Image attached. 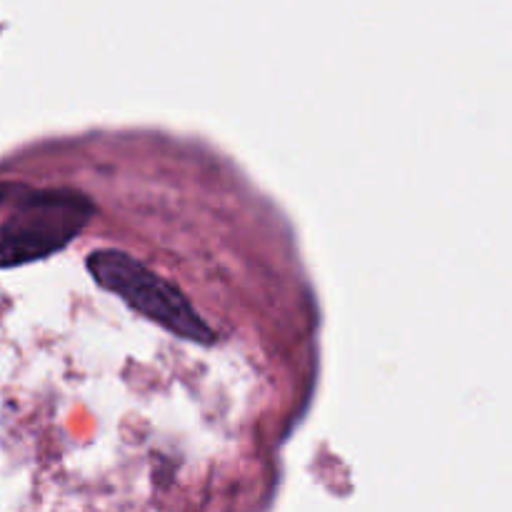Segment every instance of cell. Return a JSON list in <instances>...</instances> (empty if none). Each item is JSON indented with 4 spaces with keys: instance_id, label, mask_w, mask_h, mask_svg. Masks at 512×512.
Returning <instances> with one entry per match:
<instances>
[{
    "instance_id": "obj_1",
    "label": "cell",
    "mask_w": 512,
    "mask_h": 512,
    "mask_svg": "<svg viewBox=\"0 0 512 512\" xmlns=\"http://www.w3.org/2000/svg\"><path fill=\"white\" fill-rule=\"evenodd\" d=\"M85 265L100 288L118 295L128 308L148 318L150 323L188 343L210 345L215 340L213 328L200 318L180 288L160 278L133 255L115 248H100L88 255Z\"/></svg>"
},
{
    "instance_id": "obj_2",
    "label": "cell",
    "mask_w": 512,
    "mask_h": 512,
    "mask_svg": "<svg viewBox=\"0 0 512 512\" xmlns=\"http://www.w3.org/2000/svg\"><path fill=\"white\" fill-rule=\"evenodd\" d=\"M93 213V203L68 188L28 195L18 213L0 223V268H18L58 253L90 223Z\"/></svg>"
},
{
    "instance_id": "obj_3",
    "label": "cell",
    "mask_w": 512,
    "mask_h": 512,
    "mask_svg": "<svg viewBox=\"0 0 512 512\" xmlns=\"http://www.w3.org/2000/svg\"><path fill=\"white\" fill-rule=\"evenodd\" d=\"M13 193H18V185L13 183H0V205L8 203L13 198Z\"/></svg>"
}]
</instances>
